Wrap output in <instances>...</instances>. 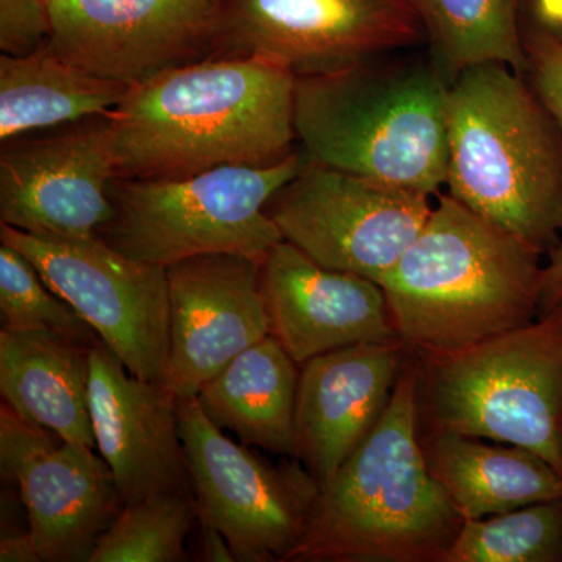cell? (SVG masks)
Listing matches in <instances>:
<instances>
[{
	"label": "cell",
	"mask_w": 562,
	"mask_h": 562,
	"mask_svg": "<svg viewBox=\"0 0 562 562\" xmlns=\"http://www.w3.org/2000/svg\"><path fill=\"white\" fill-rule=\"evenodd\" d=\"M90 364L95 449L113 472L122 503L192 492L176 395L128 372L102 339L91 347Z\"/></svg>",
	"instance_id": "cell-15"
},
{
	"label": "cell",
	"mask_w": 562,
	"mask_h": 562,
	"mask_svg": "<svg viewBox=\"0 0 562 562\" xmlns=\"http://www.w3.org/2000/svg\"><path fill=\"white\" fill-rule=\"evenodd\" d=\"M425 33L428 55L452 83L483 65L527 72L522 0H408Z\"/></svg>",
	"instance_id": "cell-23"
},
{
	"label": "cell",
	"mask_w": 562,
	"mask_h": 562,
	"mask_svg": "<svg viewBox=\"0 0 562 562\" xmlns=\"http://www.w3.org/2000/svg\"><path fill=\"white\" fill-rule=\"evenodd\" d=\"M547 257L549 260L543 265L539 314L549 312L562 301V243L550 250Z\"/></svg>",
	"instance_id": "cell-32"
},
{
	"label": "cell",
	"mask_w": 562,
	"mask_h": 562,
	"mask_svg": "<svg viewBox=\"0 0 562 562\" xmlns=\"http://www.w3.org/2000/svg\"><path fill=\"white\" fill-rule=\"evenodd\" d=\"M432 195L379 183L305 158L268 205L284 241L335 271L380 283L424 228Z\"/></svg>",
	"instance_id": "cell-10"
},
{
	"label": "cell",
	"mask_w": 562,
	"mask_h": 562,
	"mask_svg": "<svg viewBox=\"0 0 562 562\" xmlns=\"http://www.w3.org/2000/svg\"><path fill=\"white\" fill-rule=\"evenodd\" d=\"M195 522L192 492L128 503L99 539L90 562L188 561L187 539Z\"/></svg>",
	"instance_id": "cell-25"
},
{
	"label": "cell",
	"mask_w": 562,
	"mask_h": 562,
	"mask_svg": "<svg viewBox=\"0 0 562 562\" xmlns=\"http://www.w3.org/2000/svg\"><path fill=\"white\" fill-rule=\"evenodd\" d=\"M128 88L79 68L49 43L21 57L2 54L0 139L109 114Z\"/></svg>",
	"instance_id": "cell-22"
},
{
	"label": "cell",
	"mask_w": 562,
	"mask_h": 562,
	"mask_svg": "<svg viewBox=\"0 0 562 562\" xmlns=\"http://www.w3.org/2000/svg\"><path fill=\"white\" fill-rule=\"evenodd\" d=\"M0 314L2 330L57 333L87 347L101 339L35 266L5 243H0Z\"/></svg>",
	"instance_id": "cell-26"
},
{
	"label": "cell",
	"mask_w": 562,
	"mask_h": 562,
	"mask_svg": "<svg viewBox=\"0 0 562 562\" xmlns=\"http://www.w3.org/2000/svg\"><path fill=\"white\" fill-rule=\"evenodd\" d=\"M272 335L233 358L198 394L203 412L221 430L297 460L295 401L301 372Z\"/></svg>",
	"instance_id": "cell-21"
},
{
	"label": "cell",
	"mask_w": 562,
	"mask_h": 562,
	"mask_svg": "<svg viewBox=\"0 0 562 562\" xmlns=\"http://www.w3.org/2000/svg\"><path fill=\"white\" fill-rule=\"evenodd\" d=\"M63 439L57 432L27 419L10 403L0 408V479L9 490L16 491L18 473L36 454L57 446Z\"/></svg>",
	"instance_id": "cell-27"
},
{
	"label": "cell",
	"mask_w": 562,
	"mask_h": 562,
	"mask_svg": "<svg viewBox=\"0 0 562 562\" xmlns=\"http://www.w3.org/2000/svg\"><path fill=\"white\" fill-rule=\"evenodd\" d=\"M522 18L562 40V0H522Z\"/></svg>",
	"instance_id": "cell-31"
},
{
	"label": "cell",
	"mask_w": 562,
	"mask_h": 562,
	"mask_svg": "<svg viewBox=\"0 0 562 562\" xmlns=\"http://www.w3.org/2000/svg\"><path fill=\"white\" fill-rule=\"evenodd\" d=\"M113 179L109 114L3 140L0 224L44 238H95L114 214Z\"/></svg>",
	"instance_id": "cell-12"
},
{
	"label": "cell",
	"mask_w": 562,
	"mask_h": 562,
	"mask_svg": "<svg viewBox=\"0 0 562 562\" xmlns=\"http://www.w3.org/2000/svg\"><path fill=\"white\" fill-rule=\"evenodd\" d=\"M295 74L261 55L210 57L132 85L109 113L116 179L171 180L294 151Z\"/></svg>",
	"instance_id": "cell-1"
},
{
	"label": "cell",
	"mask_w": 562,
	"mask_h": 562,
	"mask_svg": "<svg viewBox=\"0 0 562 562\" xmlns=\"http://www.w3.org/2000/svg\"><path fill=\"white\" fill-rule=\"evenodd\" d=\"M420 44L408 0H224L216 57L261 55L303 77Z\"/></svg>",
	"instance_id": "cell-11"
},
{
	"label": "cell",
	"mask_w": 562,
	"mask_h": 562,
	"mask_svg": "<svg viewBox=\"0 0 562 562\" xmlns=\"http://www.w3.org/2000/svg\"><path fill=\"white\" fill-rule=\"evenodd\" d=\"M412 50L297 77L294 128L306 160L432 198L441 192L450 83L430 55Z\"/></svg>",
	"instance_id": "cell-4"
},
{
	"label": "cell",
	"mask_w": 562,
	"mask_h": 562,
	"mask_svg": "<svg viewBox=\"0 0 562 562\" xmlns=\"http://www.w3.org/2000/svg\"><path fill=\"white\" fill-rule=\"evenodd\" d=\"M195 509L227 539L236 562L288 561L321 487L294 462L281 464L233 442L198 397L177 398Z\"/></svg>",
	"instance_id": "cell-8"
},
{
	"label": "cell",
	"mask_w": 562,
	"mask_h": 562,
	"mask_svg": "<svg viewBox=\"0 0 562 562\" xmlns=\"http://www.w3.org/2000/svg\"><path fill=\"white\" fill-rule=\"evenodd\" d=\"M90 350L50 331H0V392L22 416L63 441L95 449Z\"/></svg>",
	"instance_id": "cell-20"
},
{
	"label": "cell",
	"mask_w": 562,
	"mask_h": 562,
	"mask_svg": "<svg viewBox=\"0 0 562 562\" xmlns=\"http://www.w3.org/2000/svg\"><path fill=\"white\" fill-rule=\"evenodd\" d=\"M303 162L302 151L294 150L268 166H220L171 180L113 179L109 195L114 214L99 238L161 268L210 254L261 262L283 241L268 205Z\"/></svg>",
	"instance_id": "cell-7"
},
{
	"label": "cell",
	"mask_w": 562,
	"mask_h": 562,
	"mask_svg": "<svg viewBox=\"0 0 562 562\" xmlns=\"http://www.w3.org/2000/svg\"><path fill=\"white\" fill-rule=\"evenodd\" d=\"M422 446L464 520L562 498L561 473L524 447L449 431L425 432Z\"/></svg>",
	"instance_id": "cell-19"
},
{
	"label": "cell",
	"mask_w": 562,
	"mask_h": 562,
	"mask_svg": "<svg viewBox=\"0 0 562 562\" xmlns=\"http://www.w3.org/2000/svg\"><path fill=\"white\" fill-rule=\"evenodd\" d=\"M416 358L427 431L524 447L562 475V301L471 349Z\"/></svg>",
	"instance_id": "cell-6"
},
{
	"label": "cell",
	"mask_w": 562,
	"mask_h": 562,
	"mask_svg": "<svg viewBox=\"0 0 562 562\" xmlns=\"http://www.w3.org/2000/svg\"><path fill=\"white\" fill-rule=\"evenodd\" d=\"M462 522L428 468L409 353L382 417L322 487L288 561L441 562Z\"/></svg>",
	"instance_id": "cell-3"
},
{
	"label": "cell",
	"mask_w": 562,
	"mask_h": 562,
	"mask_svg": "<svg viewBox=\"0 0 562 562\" xmlns=\"http://www.w3.org/2000/svg\"><path fill=\"white\" fill-rule=\"evenodd\" d=\"M271 335L297 364L327 351L398 338L383 288L280 241L260 262Z\"/></svg>",
	"instance_id": "cell-16"
},
{
	"label": "cell",
	"mask_w": 562,
	"mask_h": 562,
	"mask_svg": "<svg viewBox=\"0 0 562 562\" xmlns=\"http://www.w3.org/2000/svg\"><path fill=\"white\" fill-rule=\"evenodd\" d=\"M441 562H562V498L465 519Z\"/></svg>",
	"instance_id": "cell-24"
},
{
	"label": "cell",
	"mask_w": 562,
	"mask_h": 562,
	"mask_svg": "<svg viewBox=\"0 0 562 562\" xmlns=\"http://www.w3.org/2000/svg\"><path fill=\"white\" fill-rule=\"evenodd\" d=\"M44 281L94 328L138 379L165 384L169 353L166 268L135 260L103 239L31 235L0 224Z\"/></svg>",
	"instance_id": "cell-9"
},
{
	"label": "cell",
	"mask_w": 562,
	"mask_h": 562,
	"mask_svg": "<svg viewBox=\"0 0 562 562\" xmlns=\"http://www.w3.org/2000/svg\"><path fill=\"white\" fill-rule=\"evenodd\" d=\"M452 198L549 255L562 243V131L527 77L483 65L450 83Z\"/></svg>",
	"instance_id": "cell-5"
},
{
	"label": "cell",
	"mask_w": 562,
	"mask_h": 562,
	"mask_svg": "<svg viewBox=\"0 0 562 562\" xmlns=\"http://www.w3.org/2000/svg\"><path fill=\"white\" fill-rule=\"evenodd\" d=\"M522 35L528 60L525 77L562 131V40L524 18Z\"/></svg>",
	"instance_id": "cell-28"
},
{
	"label": "cell",
	"mask_w": 562,
	"mask_h": 562,
	"mask_svg": "<svg viewBox=\"0 0 562 562\" xmlns=\"http://www.w3.org/2000/svg\"><path fill=\"white\" fill-rule=\"evenodd\" d=\"M52 36L49 0H0V50L21 57L46 46Z\"/></svg>",
	"instance_id": "cell-29"
},
{
	"label": "cell",
	"mask_w": 562,
	"mask_h": 562,
	"mask_svg": "<svg viewBox=\"0 0 562 562\" xmlns=\"http://www.w3.org/2000/svg\"><path fill=\"white\" fill-rule=\"evenodd\" d=\"M0 561L2 562H41L38 550L31 532H10L0 541Z\"/></svg>",
	"instance_id": "cell-33"
},
{
	"label": "cell",
	"mask_w": 562,
	"mask_h": 562,
	"mask_svg": "<svg viewBox=\"0 0 562 562\" xmlns=\"http://www.w3.org/2000/svg\"><path fill=\"white\" fill-rule=\"evenodd\" d=\"M541 258L530 244L439 192L424 228L379 284L406 349L441 357L535 321Z\"/></svg>",
	"instance_id": "cell-2"
},
{
	"label": "cell",
	"mask_w": 562,
	"mask_h": 562,
	"mask_svg": "<svg viewBox=\"0 0 562 562\" xmlns=\"http://www.w3.org/2000/svg\"><path fill=\"white\" fill-rule=\"evenodd\" d=\"M224 0H49V46L79 68L140 83L216 57Z\"/></svg>",
	"instance_id": "cell-13"
},
{
	"label": "cell",
	"mask_w": 562,
	"mask_h": 562,
	"mask_svg": "<svg viewBox=\"0 0 562 562\" xmlns=\"http://www.w3.org/2000/svg\"><path fill=\"white\" fill-rule=\"evenodd\" d=\"M16 491L41 562H90L124 508L110 465L85 443L61 441L33 457Z\"/></svg>",
	"instance_id": "cell-18"
},
{
	"label": "cell",
	"mask_w": 562,
	"mask_h": 562,
	"mask_svg": "<svg viewBox=\"0 0 562 562\" xmlns=\"http://www.w3.org/2000/svg\"><path fill=\"white\" fill-rule=\"evenodd\" d=\"M409 353L401 339H392L341 347L302 364L295 401L297 460L321 490L382 417Z\"/></svg>",
	"instance_id": "cell-17"
},
{
	"label": "cell",
	"mask_w": 562,
	"mask_h": 562,
	"mask_svg": "<svg viewBox=\"0 0 562 562\" xmlns=\"http://www.w3.org/2000/svg\"><path fill=\"white\" fill-rule=\"evenodd\" d=\"M195 514H198L195 527H198L199 531L198 560L209 562H236L227 539L217 530L216 525L211 522L205 514L199 513L198 509H195Z\"/></svg>",
	"instance_id": "cell-30"
},
{
	"label": "cell",
	"mask_w": 562,
	"mask_h": 562,
	"mask_svg": "<svg viewBox=\"0 0 562 562\" xmlns=\"http://www.w3.org/2000/svg\"><path fill=\"white\" fill-rule=\"evenodd\" d=\"M169 353L165 386L177 398L198 397L213 376L271 335L260 262L210 254L166 268Z\"/></svg>",
	"instance_id": "cell-14"
}]
</instances>
